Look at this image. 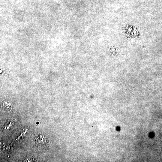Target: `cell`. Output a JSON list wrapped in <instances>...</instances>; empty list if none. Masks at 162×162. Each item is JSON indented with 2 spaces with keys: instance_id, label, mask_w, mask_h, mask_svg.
Wrapping results in <instances>:
<instances>
[{
  "instance_id": "6da1fadb",
  "label": "cell",
  "mask_w": 162,
  "mask_h": 162,
  "mask_svg": "<svg viewBox=\"0 0 162 162\" xmlns=\"http://www.w3.org/2000/svg\"><path fill=\"white\" fill-rule=\"evenodd\" d=\"M37 142L40 145H44L47 143V139L46 136L42 135H40L38 136L37 139Z\"/></svg>"
}]
</instances>
